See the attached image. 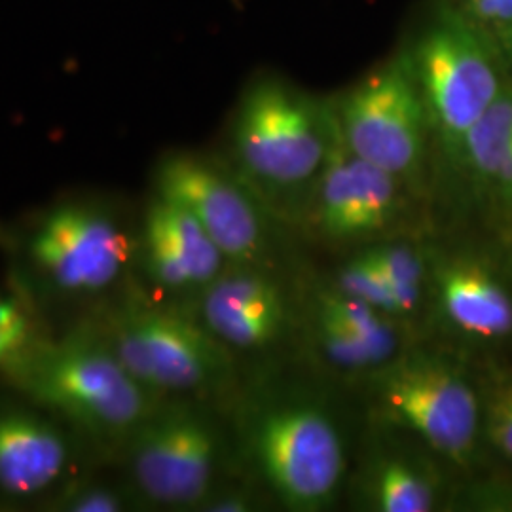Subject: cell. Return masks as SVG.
<instances>
[{
  "instance_id": "1",
  "label": "cell",
  "mask_w": 512,
  "mask_h": 512,
  "mask_svg": "<svg viewBox=\"0 0 512 512\" xmlns=\"http://www.w3.org/2000/svg\"><path fill=\"white\" fill-rule=\"evenodd\" d=\"M0 372L27 399L93 439L124 444L164 403L129 372L101 329L37 338Z\"/></svg>"
},
{
  "instance_id": "2",
  "label": "cell",
  "mask_w": 512,
  "mask_h": 512,
  "mask_svg": "<svg viewBox=\"0 0 512 512\" xmlns=\"http://www.w3.org/2000/svg\"><path fill=\"white\" fill-rule=\"evenodd\" d=\"M247 446L256 469L291 511H323L346 473L344 442L321 404L277 399L255 408Z\"/></svg>"
},
{
  "instance_id": "3",
  "label": "cell",
  "mask_w": 512,
  "mask_h": 512,
  "mask_svg": "<svg viewBox=\"0 0 512 512\" xmlns=\"http://www.w3.org/2000/svg\"><path fill=\"white\" fill-rule=\"evenodd\" d=\"M382 420L423 440L433 452L467 465L480 442V393L458 366L431 353H404L368 376Z\"/></svg>"
},
{
  "instance_id": "4",
  "label": "cell",
  "mask_w": 512,
  "mask_h": 512,
  "mask_svg": "<svg viewBox=\"0 0 512 512\" xmlns=\"http://www.w3.org/2000/svg\"><path fill=\"white\" fill-rule=\"evenodd\" d=\"M101 332L129 372L160 397L211 391L230 372V349L203 323L141 296L126 298Z\"/></svg>"
},
{
  "instance_id": "5",
  "label": "cell",
  "mask_w": 512,
  "mask_h": 512,
  "mask_svg": "<svg viewBox=\"0 0 512 512\" xmlns=\"http://www.w3.org/2000/svg\"><path fill=\"white\" fill-rule=\"evenodd\" d=\"M329 141V105H317L289 84L262 78L241 99L234 148L245 173L274 190L315 179Z\"/></svg>"
},
{
  "instance_id": "6",
  "label": "cell",
  "mask_w": 512,
  "mask_h": 512,
  "mask_svg": "<svg viewBox=\"0 0 512 512\" xmlns=\"http://www.w3.org/2000/svg\"><path fill=\"white\" fill-rule=\"evenodd\" d=\"M410 63L431 128L458 158L465 135L503 92L488 44L471 19L446 14L421 37Z\"/></svg>"
},
{
  "instance_id": "7",
  "label": "cell",
  "mask_w": 512,
  "mask_h": 512,
  "mask_svg": "<svg viewBox=\"0 0 512 512\" xmlns=\"http://www.w3.org/2000/svg\"><path fill=\"white\" fill-rule=\"evenodd\" d=\"M25 251L35 274L57 294L95 296L126 274L135 243L105 205L59 203L35 220Z\"/></svg>"
},
{
  "instance_id": "8",
  "label": "cell",
  "mask_w": 512,
  "mask_h": 512,
  "mask_svg": "<svg viewBox=\"0 0 512 512\" xmlns=\"http://www.w3.org/2000/svg\"><path fill=\"white\" fill-rule=\"evenodd\" d=\"M351 152L399 181L418 177L431 128L410 57L363 78L336 109Z\"/></svg>"
},
{
  "instance_id": "9",
  "label": "cell",
  "mask_w": 512,
  "mask_h": 512,
  "mask_svg": "<svg viewBox=\"0 0 512 512\" xmlns=\"http://www.w3.org/2000/svg\"><path fill=\"white\" fill-rule=\"evenodd\" d=\"M124 444L129 475L148 501L169 509H198L213 492L220 439L200 410L162 403Z\"/></svg>"
},
{
  "instance_id": "10",
  "label": "cell",
  "mask_w": 512,
  "mask_h": 512,
  "mask_svg": "<svg viewBox=\"0 0 512 512\" xmlns=\"http://www.w3.org/2000/svg\"><path fill=\"white\" fill-rule=\"evenodd\" d=\"M156 196L177 203L203 226L222 255L251 266L264 253L266 228L253 196L217 165L194 154H169L156 169Z\"/></svg>"
},
{
  "instance_id": "11",
  "label": "cell",
  "mask_w": 512,
  "mask_h": 512,
  "mask_svg": "<svg viewBox=\"0 0 512 512\" xmlns=\"http://www.w3.org/2000/svg\"><path fill=\"white\" fill-rule=\"evenodd\" d=\"M311 222L330 241H359L385 230L399 209V179L349 150L329 107V141L317 175Z\"/></svg>"
},
{
  "instance_id": "12",
  "label": "cell",
  "mask_w": 512,
  "mask_h": 512,
  "mask_svg": "<svg viewBox=\"0 0 512 512\" xmlns=\"http://www.w3.org/2000/svg\"><path fill=\"white\" fill-rule=\"evenodd\" d=\"M202 293V323L228 349L268 348L287 330L285 293L251 266L224 270Z\"/></svg>"
},
{
  "instance_id": "13",
  "label": "cell",
  "mask_w": 512,
  "mask_h": 512,
  "mask_svg": "<svg viewBox=\"0 0 512 512\" xmlns=\"http://www.w3.org/2000/svg\"><path fill=\"white\" fill-rule=\"evenodd\" d=\"M440 321L476 344L512 334V289L492 266L473 255L439 258L429 272Z\"/></svg>"
},
{
  "instance_id": "14",
  "label": "cell",
  "mask_w": 512,
  "mask_h": 512,
  "mask_svg": "<svg viewBox=\"0 0 512 512\" xmlns=\"http://www.w3.org/2000/svg\"><path fill=\"white\" fill-rule=\"evenodd\" d=\"M141 247L150 279L167 291H203L228 264L202 224L160 196L148 205Z\"/></svg>"
},
{
  "instance_id": "15",
  "label": "cell",
  "mask_w": 512,
  "mask_h": 512,
  "mask_svg": "<svg viewBox=\"0 0 512 512\" xmlns=\"http://www.w3.org/2000/svg\"><path fill=\"white\" fill-rule=\"evenodd\" d=\"M71 444L54 421L27 408H0V492L27 499L44 494L67 473Z\"/></svg>"
},
{
  "instance_id": "16",
  "label": "cell",
  "mask_w": 512,
  "mask_h": 512,
  "mask_svg": "<svg viewBox=\"0 0 512 512\" xmlns=\"http://www.w3.org/2000/svg\"><path fill=\"white\" fill-rule=\"evenodd\" d=\"M459 164L503 219H512V90L503 88L494 105L465 135Z\"/></svg>"
},
{
  "instance_id": "17",
  "label": "cell",
  "mask_w": 512,
  "mask_h": 512,
  "mask_svg": "<svg viewBox=\"0 0 512 512\" xmlns=\"http://www.w3.org/2000/svg\"><path fill=\"white\" fill-rule=\"evenodd\" d=\"M366 507L378 512H431L439 499L435 475L404 454L380 456L363 484Z\"/></svg>"
},
{
  "instance_id": "18",
  "label": "cell",
  "mask_w": 512,
  "mask_h": 512,
  "mask_svg": "<svg viewBox=\"0 0 512 512\" xmlns=\"http://www.w3.org/2000/svg\"><path fill=\"white\" fill-rule=\"evenodd\" d=\"M313 338L330 365L348 372H372L397 355L319 310L313 313Z\"/></svg>"
},
{
  "instance_id": "19",
  "label": "cell",
  "mask_w": 512,
  "mask_h": 512,
  "mask_svg": "<svg viewBox=\"0 0 512 512\" xmlns=\"http://www.w3.org/2000/svg\"><path fill=\"white\" fill-rule=\"evenodd\" d=\"M363 255L384 275L395 294L401 315L418 310L429 268L418 249L406 243H382L366 249Z\"/></svg>"
},
{
  "instance_id": "20",
  "label": "cell",
  "mask_w": 512,
  "mask_h": 512,
  "mask_svg": "<svg viewBox=\"0 0 512 512\" xmlns=\"http://www.w3.org/2000/svg\"><path fill=\"white\" fill-rule=\"evenodd\" d=\"M480 393V439L486 440L495 454L512 463V374L495 378Z\"/></svg>"
},
{
  "instance_id": "21",
  "label": "cell",
  "mask_w": 512,
  "mask_h": 512,
  "mask_svg": "<svg viewBox=\"0 0 512 512\" xmlns=\"http://www.w3.org/2000/svg\"><path fill=\"white\" fill-rule=\"evenodd\" d=\"M336 291L363 300L391 317H401V308L384 275L363 253L349 260L336 277Z\"/></svg>"
},
{
  "instance_id": "22",
  "label": "cell",
  "mask_w": 512,
  "mask_h": 512,
  "mask_svg": "<svg viewBox=\"0 0 512 512\" xmlns=\"http://www.w3.org/2000/svg\"><path fill=\"white\" fill-rule=\"evenodd\" d=\"M37 340L29 310L14 294L0 289V370Z\"/></svg>"
},
{
  "instance_id": "23",
  "label": "cell",
  "mask_w": 512,
  "mask_h": 512,
  "mask_svg": "<svg viewBox=\"0 0 512 512\" xmlns=\"http://www.w3.org/2000/svg\"><path fill=\"white\" fill-rule=\"evenodd\" d=\"M55 505L63 512H120L126 509V499L109 486L90 484L63 495Z\"/></svg>"
},
{
  "instance_id": "24",
  "label": "cell",
  "mask_w": 512,
  "mask_h": 512,
  "mask_svg": "<svg viewBox=\"0 0 512 512\" xmlns=\"http://www.w3.org/2000/svg\"><path fill=\"white\" fill-rule=\"evenodd\" d=\"M471 19L495 23L497 27L512 21V0H467Z\"/></svg>"
},
{
  "instance_id": "25",
  "label": "cell",
  "mask_w": 512,
  "mask_h": 512,
  "mask_svg": "<svg viewBox=\"0 0 512 512\" xmlns=\"http://www.w3.org/2000/svg\"><path fill=\"white\" fill-rule=\"evenodd\" d=\"M251 505H253V501L247 495L239 494V492H224V494L217 495L215 492H211V495L198 507V511L247 512L253 509Z\"/></svg>"
},
{
  "instance_id": "26",
  "label": "cell",
  "mask_w": 512,
  "mask_h": 512,
  "mask_svg": "<svg viewBox=\"0 0 512 512\" xmlns=\"http://www.w3.org/2000/svg\"><path fill=\"white\" fill-rule=\"evenodd\" d=\"M499 37H501V42H503L507 54H509V57L512 59V21L499 27Z\"/></svg>"
},
{
  "instance_id": "27",
  "label": "cell",
  "mask_w": 512,
  "mask_h": 512,
  "mask_svg": "<svg viewBox=\"0 0 512 512\" xmlns=\"http://www.w3.org/2000/svg\"><path fill=\"white\" fill-rule=\"evenodd\" d=\"M509 277H511V285H512V256H511V264H509Z\"/></svg>"
}]
</instances>
